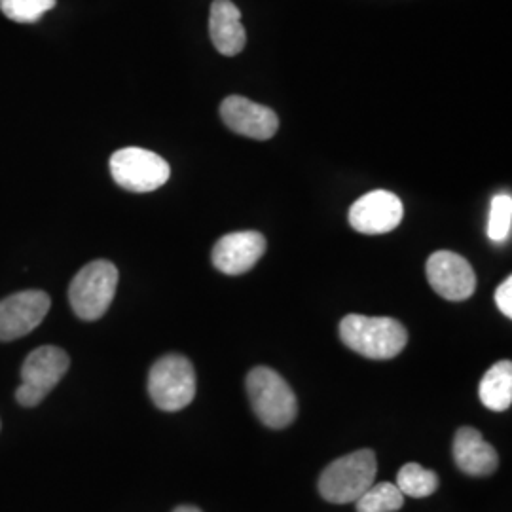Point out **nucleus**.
I'll use <instances>...</instances> for the list:
<instances>
[{"instance_id":"nucleus-1","label":"nucleus","mask_w":512,"mask_h":512,"mask_svg":"<svg viewBox=\"0 0 512 512\" xmlns=\"http://www.w3.org/2000/svg\"><path fill=\"white\" fill-rule=\"evenodd\" d=\"M340 338L355 353L376 361L397 357L408 344V332L397 319L359 313H351L342 319Z\"/></svg>"},{"instance_id":"nucleus-2","label":"nucleus","mask_w":512,"mask_h":512,"mask_svg":"<svg viewBox=\"0 0 512 512\" xmlns=\"http://www.w3.org/2000/svg\"><path fill=\"white\" fill-rule=\"evenodd\" d=\"M247 393L258 420L272 429L293 423L298 404L291 385L268 366H256L247 374Z\"/></svg>"},{"instance_id":"nucleus-3","label":"nucleus","mask_w":512,"mask_h":512,"mask_svg":"<svg viewBox=\"0 0 512 512\" xmlns=\"http://www.w3.org/2000/svg\"><path fill=\"white\" fill-rule=\"evenodd\" d=\"M378 461L372 450H357L332 461L319 478V492L330 503H353L374 484Z\"/></svg>"},{"instance_id":"nucleus-4","label":"nucleus","mask_w":512,"mask_h":512,"mask_svg":"<svg viewBox=\"0 0 512 512\" xmlns=\"http://www.w3.org/2000/svg\"><path fill=\"white\" fill-rule=\"evenodd\" d=\"M118 270L109 260H95L74 275L69 287V302L76 317L84 321L101 319L114 300Z\"/></svg>"},{"instance_id":"nucleus-5","label":"nucleus","mask_w":512,"mask_h":512,"mask_svg":"<svg viewBox=\"0 0 512 512\" xmlns=\"http://www.w3.org/2000/svg\"><path fill=\"white\" fill-rule=\"evenodd\" d=\"M196 370L177 353L158 359L148 374V395L165 412H179L196 397Z\"/></svg>"},{"instance_id":"nucleus-6","label":"nucleus","mask_w":512,"mask_h":512,"mask_svg":"<svg viewBox=\"0 0 512 512\" xmlns=\"http://www.w3.org/2000/svg\"><path fill=\"white\" fill-rule=\"evenodd\" d=\"M69 365L71 359L61 348L42 346L31 351L21 366V385L16 391L18 403L27 408L38 406L63 380Z\"/></svg>"},{"instance_id":"nucleus-7","label":"nucleus","mask_w":512,"mask_h":512,"mask_svg":"<svg viewBox=\"0 0 512 512\" xmlns=\"http://www.w3.org/2000/svg\"><path fill=\"white\" fill-rule=\"evenodd\" d=\"M110 173L129 192H152L169 181L171 167L162 156L145 148H122L110 158Z\"/></svg>"},{"instance_id":"nucleus-8","label":"nucleus","mask_w":512,"mask_h":512,"mask_svg":"<svg viewBox=\"0 0 512 512\" xmlns=\"http://www.w3.org/2000/svg\"><path fill=\"white\" fill-rule=\"evenodd\" d=\"M425 274L429 285L446 300L461 302L475 294L476 275L467 258L452 251H437L429 256Z\"/></svg>"},{"instance_id":"nucleus-9","label":"nucleus","mask_w":512,"mask_h":512,"mask_svg":"<svg viewBox=\"0 0 512 512\" xmlns=\"http://www.w3.org/2000/svg\"><path fill=\"white\" fill-rule=\"evenodd\" d=\"M52 306L44 291H23L0 300V342L27 336L44 321Z\"/></svg>"},{"instance_id":"nucleus-10","label":"nucleus","mask_w":512,"mask_h":512,"mask_svg":"<svg viewBox=\"0 0 512 512\" xmlns=\"http://www.w3.org/2000/svg\"><path fill=\"white\" fill-rule=\"evenodd\" d=\"M403 202L387 190L368 192L349 209V224L365 236H380L393 232L403 220Z\"/></svg>"},{"instance_id":"nucleus-11","label":"nucleus","mask_w":512,"mask_h":512,"mask_svg":"<svg viewBox=\"0 0 512 512\" xmlns=\"http://www.w3.org/2000/svg\"><path fill=\"white\" fill-rule=\"evenodd\" d=\"M220 116L234 133L256 141L272 139L279 129V118L274 110L241 95L226 97L220 105Z\"/></svg>"},{"instance_id":"nucleus-12","label":"nucleus","mask_w":512,"mask_h":512,"mask_svg":"<svg viewBox=\"0 0 512 512\" xmlns=\"http://www.w3.org/2000/svg\"><path fill=\"white\" fill-rule=\"evenodd\" d=\"M266 253V239L258 232L226 234L213 247V264L226 275H241L253 270Z\"/></svg>"},{"instance_id":"nucleus-13","label":"nucleus","mask_w":512,"mask_h":512,"mask_svg":"<svg viewBox=\"0 0 512 512\" xmlns=\"http://www.w3.org/2000/svg\"><path fill=\"white\" fill-rule=\"evenodd\" d=\"M209 35L217 52L226 57H234L245 48L247 33L241 23V12L234 2L215 0L211 4Z\"/></svg>"},{"instance_id":"nucleus-14","label":"nucleus","mask_w":512,"mask_h":512,"mask_svg":"<svg viewBox=\"0 0 512 512\" xmlns=\"http://www.w3.org/2000/svg\"><path fill=\"white\" fill-rule=\"evenodd\" d=\"M454 459L465 475L488 476L495 473L499 458L494 446L482 439L473 427H461L454 439Z\"/></svg>"},{"instance_id":"nucleus-15","label":"nucleus","mask_w":512,"mask_h":512,"mask_svg":"<svg viewBox=\"0 0 512 512\" xmlns=\"http://www.w3.org/2000/svg\"><path fill=\"white\" fill-rule=\"evenodd\" d=\"M480 401L494 410L505 412L512 403V363L511 361H499L495 363L482 378L478 387Z\"/></svg>"},{"instance_id":"nucleus-16","label":"nucleus","mask_w":512,"mask_h":512,"mask_svg":"<svg viewBox=\"0 0 512 512\" xmlns=\"http://www.w3.org/2000/svg\"><path fill=\"white\" fill-rule=\"evenodd\" d=\"M439 484L437 473L421 467L420 463H406L397 475V488L401 490V494L416 499L435 494L439 490Z\"/></svg>"},{"instance_id":"nucleus-17","label":"nucleus","mask_w":512,"mask_h":512,"mask_svg":"<svg viewBox=\"0 0 512 512\" xmlns=\"http://www.w3.org/2000/svg\"><path fill=\"white\" fill-rule=\"evenodd\" d=\"M404 495L393 482L372 484L365 494L355 501L357 512H395L403 507Z\"/></svg>"},{"instance_id":"nucleus-18","label":"nucleus","mask_w":512,"mask_h":512,"mask_svg":"<svg viewBox=\"0 0 512 512\" xmlns=\"http://www.w3.org/2000/svg\"><path fill=\"white\" fill-rule=\"evenodd\" d=\"M512 198L509 194H497L490 205L488 236L495 243H503L511 236Z\"/></svg>"},{"instance_id":"nucleus-19","label":"nucleus","mask_w":512,"mask_h":512,"mask_svg":"<svg viewBox=\"0 0 512 512\" xmlns=\"http://www.w3.org/2000/svg\"><path fill=\"white\" fill-rule=\"evenodd\" d=\"M57 0H0V10L6 18L18 23H35L50 12Z\"/></svg>"},{"instance_id":"nucleus-20","label":"nucleus","mask_w":512,"mask_h":512,"mask_svg":"<svg viewBox=\"0 0 512 512\" xmlns=\"http://www.w3.org/2000/svg\"><path fill=\"white\" fill-rule=\"evenodd\" d=\"M495 304L505 317H512V277H507L495 291Z\"/></svg>"},{"instance_id":"nucleus-21","label":"nucleus","mask_w":512,"mask_h":512,"mask_svg":"<svg viewBox=\"0 0 512 512\" xmlns=\"http://www.w3.org/2000/svg\"><path fill=\"white\" fill-rule=\"evenodd\" d=\"M173 512H202L200 509H196V507H190V505H183V507H177Z\"/></svg>"}]
</instances>
